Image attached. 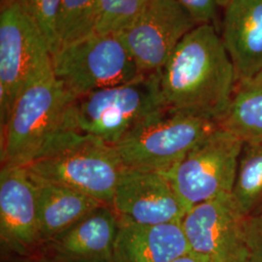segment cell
I'll list each match as a JSON object with an SVG mask.
<instances>
[{
  "instance_id": "6da1fadb",
  "label": "cell",
  "mask_w": 262,
  "mask_h": 262,
  "mask_svg": "<svg viewBox=\"0 0 262 262\" xmlns=\"http://www.w3.org/2000/svg\"><path fill=\"white\" fill-rule=\"evenodd\" d=\"M166 109L217 122L231 100L237 77L213 24L197 25L159 71Z\"/></svg>"
},
{
  "instance_id": "7a4b0ae2",
  "label": "cell",
  "mask_w": 262,
  "mask_h": 262,
  "mask_svg": "<svg viewBox=\"0 0 262 262\" xmlns=\"http://www.w3.org/2000/svg\"><path fill=\"white\" fill-rule=\"evenodd\" d=\"M75 99L53 70L28 84L1 126V167L28 166L72 129L70 110Z\"/></svg>"
},
{
  "instance_id": "3957f363",
  "label": "cell",
  "mask_w": 262,
  "mask_h": 262,
  "mask_svg": "<svg viewBox=\"0 0 262 262\" xmlns=\"http://www.w3.org/2000/svg\"><path fill=\"white\" fill-rule=\"evenodd\" d=\"M25 168L32 178L72 188L111 207L123 166L113 146L70 129Z\"/></svg>"
},
{
  "instance_id": "277c9868",
  "label": "cell",
  "mask_w": 262,
  "mask_h": 262,
  "mask_svg": "<svg viewBox=\"0 0 262 262\" xmlns=\"http://www.w3.org/2000/svg\"><path fill=\"white\" fill-rule=\"evenodd\" d=\"M165 110L159 72L143 73L128 83L76 98L70 110V125L73 130L113 146Z\"/></svg>"
},
{
  "instance_id": "5b68a950",
  "label": "cell",
  "mask_w": 262,
  "mask_h": 262,
  "mask_svg": "<svg viewBox=\"0 0 262 262\" xmlns=\"http://www.w3.org/2000/svg\"><path fill=\"white\" fill-rule=\"evenodd\" d=\"M46 38L17 0H1L0 124H5L23 91L52 71Z\"/></svg>"
},
{
  "instance_id": "8992f818",
  "label": "cell",
  "mask_w": 262,
  "mask_h": 262,
  "mask_svg": "<svg viewBox=\"0 0 262 262\" xmlns=\"http://www.w3.org/2000/svg\"><path fill=\"white\" fill-rule=\"evenodd\" d=\"M217 127V122L205 118L165 110L141 123L113 148L123 168L168 174Z\"/></svg>"
},
{
  "instance_id": "52a82bcc",
  "label": "cell",
  "mask_w": 262,
  "mask_h": 262,
  "mask_svg": "<svg viewBox=\"0 0 262 262\" xmlns=\"http://www.w3.org/2000/svg\"><path fill=\"white\" fill-rule=\"evenodd\" d=\"M52 68L56 80L75 98L143 74L116 33L94 32L60 46L52 54Z\"/></svg>"
},
{
  "instance_id": "ba28073f",
  "label": "cell",
  "mask_w": 262,
  "mask_h": 262,
  "mask_svg": "<svg viewBox=\"0 0 262 262\" xmlns=\"http://www.w3.org/2000/svg\"><path fill=\"white\" fill-rule=\"evenodd\" d=\"M243 145L219 126L166 174L187 210L232 193Z\"/></svg>"
},
{
  "instance_id": "9c48e42d",
  "label": "cell",
  "mask_w": 262,
  "mask_h": 262,
  "mask_svg": "<svg viewBox=\"0 0 262 262\" xmlns=\"http://www.w3.org/2000/svg\"><path fill=\"white\" fill-rule=\"evenodd\" d=\"M197 25L179 0H150L130 26L116 34L141 72L152 73L163 68L180 42Z\"/></svg>"
},
{
  "instance_id": "30bf717a",
  "label": "cell",
  "mask_w": 262,
  "mask_h": 262,
  "mask_svg": "<svg viewBox=\"0 0 262 262\" xmlns=\"http://www.w3.org/2000/svg\"><path fill=\"white\" fill-rule=\"evenodd\" d=\"M191 252L209 262H249L246 217L229 195L192 206L181 221Z\"/></svg>"
},
{
  "instance_id": "8fae6325",
  "label": "cell",
  "mask_w": 262,
  "mask_h": 262,
  "mask_svg": "<svg viewBox=\"0 0 262 262\" xmlns=\"http://www.w3.org/2000/svg\"><path fill=\"white\" fill-rule=\"evenodd\" d=\"M111 207L122 220L143 225L182 221L187 212L166 174L138 169L123 168Z\"/></svg>"
},
{
  "instance_id": "7c38bea8",
  "label": "cell",
  "mask_w": 262,
  "mask_h": 262,
  "mask_svg": "<svg viewBox=\"0 0 262 262\" xmlns=\"http://www.w3.org/2000/svg\"><path fill=\"white\" fill-rule=\"evenodd\" d=\"M0 239L23 256L37 253L42 244L36 186L25 167H1Z\"/></svg>"
},
{
  "instance_id": "4fadbf2b",
  "label": "cell",
  "mask_w": 262,
  "mask_h": 262,
  "mask_svg": "<svg viewBox=\"0 0 262 262\" xmlns=\"http://www.w3.org/2000/svg\"><path fill=\"white\" fill-rule=\"evenodd\" d=\"M120 216L108 205L42 244L41 262H113Z\"/></svg>"
},
{
  "instance_id": "5bb4252c",
  "label": "cell",
  "mask_w": 262,
  "mask_h": 262,
  "mask_svg": "<svg viewBox=\"0 0 262 262\" xmlns=\"http://www.w3.org/2000/svg\"><path fill=\"white\" fill-rule=\"evenodd\" d=\"M188 252L181 221L143 225L120 217L113 262H172Z\"/></svg>"
},
{
  "instance_id": "9a60e30c",
  "label": "cell",
  "mask_w": 262,
  "mask_h": 262,
  "mask_svg": "<svg viewBox=\"0 0 262 262\" xmlns=\"http://www.w3.org/2000/svg\"><path fill=\"white\" fill-rule=\"evenodd\" d=\"M222 39L237 82L262 72V0H227Z\"/></svg>"
},
{
  "instance_id": "2e32d148",
  "label": "cell",
  "mask_w": 262,
  "mask_h": 262,
  "mask_svg": "<svg viewBox=\"0 0 262 262\" xmlns=\"http://www.w3.org/2000/svg\"><path fill=\"white\" fill-rule=\"evenodd\" d=\"M32 180L37 190L38 215L42 244L76 225L95 209L104 205L72 188L37 179Z\"/></svg>"
},
{
  "instance_id": "e0dca14e",
  "label": "cell",
  "mask_w": 262,
  "mask_h": 262,
  "mask_svg": "<svg viewBox=\"0 0 262 262\" xmlns=\"http://www.w3.org/2000/svg\"><path fill=\"white\" fill-rule=\"evenodd\" d=\"M219 126L244 144L262 142V72L237 82Z\"/></svg>"
},
{
  "instance_id": "ac0fdd59",
  "label": "cell",
  "mask_w": 262,
  "mask_h": 262,
  "mask_svg": "<svg viewBox=\"0 0 262 262\" xmlns=\"http://www.w3.org/2000/svg\"><path fill=\"white\" fill-rule=\"evenodd\" d=\"M231 196L245 217L261 213L262 142L244 144Z\"/></svg>"
},
{
  "instance_id": "d6986e66",
  "label": "cell",
  "mask_w": 262,
  "mask_h": 262,
  "mask_svg": "<svg viewBox=\"0 0 262 262\" xmlns=\"http://www.w3.org/2000/svg\"><path fill=\"white\" fill-rule=\"evenodd\" d=\"M98 16L99 0H60L57 49L95 32Z\"/></svg>"
},
{
  "instance_id": "ffe728a7",
  "label": "cell",
  "mask_w": 262,
  "mask_h": 262,
  "mask_svg": "<svg viewBox=\"0 0 262 262\" xmlns=\"http://www.w3.org/2000/svg\"><path fill=\"white\" fill-rule=\"evenodd\" d=\"M150 0H99L97 33H119L129 27Z\"/></svg>"
},
{
  "instance_id": "44dd1931",
  "label": "cell",
  "mask_w": 262,
  "mask_h": 262,
  "mask_svg": "<svg viewBox=\"0 0 262 262\" xmlns=\"http://www.w3.org/2000/svg\"><path fill=\"white\" fill-rule=\"evenodd\" d=\"M46 38L51 54L57 49V19L60 0H17Z\"/></svg>"
},
{
  "instance_id": "7402d4cb",
  "label": "cell",
  "mask_w": 262,
  "mask_h": 262,
  "mask_svg": "<svg viewBox=\"0 0 262 262\" xmlns=\"http://www.w3.org/2000/svg\"><path fill=\"white\" fill-rule=\"evenodd\" d=\"M246 234L249 247V262H262V212L246 217Z\"/></svg>"
},
{
  "instance_id": "603a6c76",
  "label": "cell",
  "mask_w": 262,
  "mask_h": 262,
  "mask_svg": "<svg viewBox=\"0 0 262 262\" xmlns=\"http://www.w3.org/2000/svg\"><path fill=\"white\" fill-rule=\"evenodd\" d=\"M198 25L212 24L221 0H179Z\"/></svg>"
},
{
  "instance_id": "cb8c5ba5",
  "label": "cell",
  "mask_w": 262,
  "mask_h": 262,
  "mask_svg": "<svg viewBox=\"0 0 262 262\" xmlns=\"http://www.w3.org/2000/svg\"><path fill=\"white\" fill-rule=\"evenodd\" d=\"M172 262H209L207 260L205 257L197 254V253H193V252H188V253L182 255L178 257L177 259H175L174 261Z\"/></svg>"
}]
</instances>
